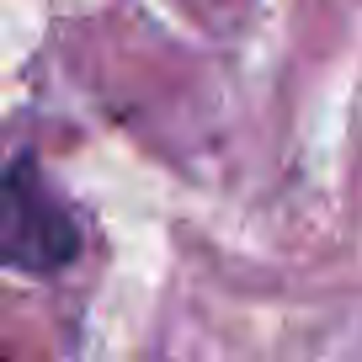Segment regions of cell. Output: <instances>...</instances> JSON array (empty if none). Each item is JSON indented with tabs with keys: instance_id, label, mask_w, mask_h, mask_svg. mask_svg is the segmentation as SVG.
I'll list each match as a JSON object with an SVG mask.
<instances>
[{
	"instance_id": "obj_1",
	"label": "cell",
	"mask_w": 362,
	"mask_h": 362,
	"mask_svg": "<svg viewBox=\"0 0 362 362\" xmlns=\"http://www.w3.org/2000/svg\"><path fill=\"white\" fill-rule=\"evenodd\" d=\"M86 245L80 214L59 197V187L43 176L33 149H16L6 181H0V261L22 277H54Z\"/></svg>"
}]
</instances>
